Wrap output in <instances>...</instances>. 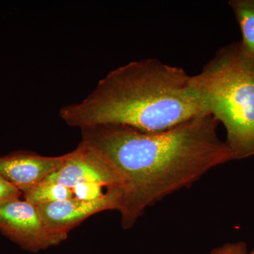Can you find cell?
<instances>
[{
    "instance_id": "6da1fadb",
    "label": "cell",
    "mask_w": 254,
    "mask_h": 254,
    "mask_svg": "<svg viewBox=\"0 0 254 254\" xmlns=\"http://www.w3.org/2000/svg\"><path fill=\"white\" fill-rule=\"evenodd\" d=\"M218 125L205 114L162 131L120 125L82 128V143L103 155L125 180L120 210L124 229L133 227L147 207L233 160L219 138Z\"/></svg>"
},
{
    "instance_id": "7a4b0ae2",
    "label": "cell",
    "mask_w": 254,
    "mask_h": 254,
    "mask_svg": "<svg viewBox=\"0 0 254 254\" xmlns=\"http://www.w3.org/2000/svg\"><path fill=\"white\" fill-rule=\"evenodd\" d=\"M191 76L157 59L115 68L79 103L60 110L68 125L84 128L120 125L139 131H165L209 114L192 88Z\"/></svg>"
},
{
    "instance_id": "3957f363",
    "label": "cell",
    "mask_w": 254,
    "mask_h": 254,
    "mask_svg": "<svg viewBox=\"0 0 254 254\" xmlns=\"http://www.w3.org/2000/svg\"><path fill=\"white\" fill-rule=\"evenodd\" d=\"M191 87L209 114L226 130L233 160L254 155V58L240 42L217 52Z\"/></svg>"
},
{
    "instance_id": "277c9868",
    "label": "cell",
    "mask_w": 254,
    "mask_h": 254,
    "mask_svg": "<svg viewBox=\"0 0 254 254\" xmlns=\"http://www.w3.org/2000/svg\"><path fill=\"white\" fill-rule=\"evenodd\" d=\"M0 230L33 253L60 245L68 237V234L49 230L36 205L19 198L0 205Z\"/></svg>"
},
{
    "instance_id": "5b68a950",
    "label": "cell",
    "mask_w": 254,
    "mask_h": 254,
    "mask_svg": "<svg viewBox=\"0 0 254 254\" xmlns=\"http://www.w3.org/2000/svg\"><path fill=\"white\" fill-rule=\"evenodd\" d=\"M43 182L69 189L83 184H98L125 190V180L118 170L96 150L81 143L67 153L61 167Z\"/></svg>"
},
{
    "instance_id": "8992f818",
    "label": "cell",
    "mask_w": 254,
    "mask_h": 254,
    "mask_svg": "<svg viewBox=\"0 0 254 254\" xmlns=\"http://www.w3.org/2000/svg\"><path fill=\"white\" fill-rule=\"evenodd\" d=\"M124 192L115 190L105 196L93 200L73 198L36 206L45 225L51 231L68 234L86 219L108 210L120 211Z\"/></svg>"
},
{
    "instance_id": "52a82bcc",
    "label": "cell",
    "mask_w": 254,
    "mask_h": 254,
    "mask_svg": "<svg viewBox=\"0 0 254 254\" xmlns=\"http://www.w3.org/2000/svg\"><path fill=\"white\" fill-rule=\"evenodd\" d=\"M67 153L46 157L30 153H15L0 157V175L24 193L45 180L63 165Z\"/></svg>"
},
{
    "instance_id": "ba28073f",
    "label": "cell",
    "mask_w": 254,
    "mask_h": 254,
    "mask_svg": "<svg viewBox=\"0 0 254 254\" xmlns=\"http://www.w3.org/2000/svg\"><path fill=\"white\" fill-rule=\"evenodd\" d=\"M229 5L242 32L244 51L254 58V0H231Z\"/></svg>"
},
{
    "instance_id": "9c48e42d",
    "label": "cell",
    "mask_w": 254,
    "mask_h": 254,
    "mask_svg": "<svg viewBox=\"0 0 254 254\" xmlns=\"http://www.w3.org/2000/svg\"><path fill=\"white\" fill-rule=\"evenodd\" d=\"M73 195L71 189L48 182H43L23 193L25 200L36 206L69 199L74 197Z\"/></svg>"
},
{
    "instance_id": "30bf717a",
    "label": "cell",
    "mask_w": 254,
    "mask_h": 254,
    "mask_svg": "<svg viewBox=\"0 0 254 254\" xmlns=\"http://www.w3.org/2000/svg\"><path fill=\"white\" fill-rule=\"evenodd\" d=\"M21 192L0 175V205L9 200L18 198Z\"/></svg>"
},
{
    "instance_id": "8fae6325",
    "label": "cell",
    "mask_w": 254,
    "mask_h": 254,
    "mask_svg": "<svg viewBox=\"0 0 254 254\" xmlns=\"http://www.w3.org/2000/svg\"><path fill=\"white\" fill-rule=\"evenodd\" d=\"M210 254H248L247 245L244 242L227 243L214 249Z\"/></svg>"
},
{
    "instance_id": "7c38bea8",
    "label": "cell",
    "mask_w": 254,
    "mask_h": 254,
    "mask_svg": "<svg viewBox=\"0 0 254 254\" xmlns=\"http://www.w3.org/2000/svg\"><path fill=\"white\" fill-rule=\"evenodd\" d=\"M248 254H254V251H253V252H251V253H248Z\"/></svg>"
}]
</instances>
